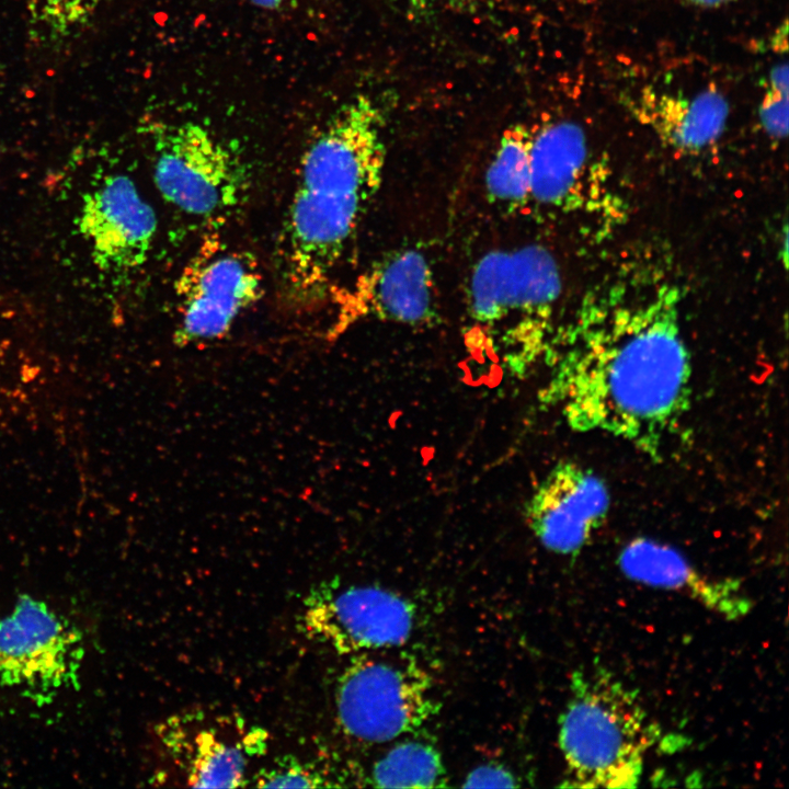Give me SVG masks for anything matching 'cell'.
<instances>
[{
  "instance_id": "cell-25",
  "label": "cell",
  "mask_w": 789,
  "mask_h": 789,
  "mask_svg": "<svg viewBox=\"0 0 789 789\" xmlns=\"http://www.w3.org/2000/svg\"><path fill=\"white\" fill-rule=\"evenodd\" d=\"M252 4L259 8L275 10L278 9L293 0H249Z\"/></svg>"
},
{
  "instance_id": "cell-16",
  "label": "cell",
  "mask_w": 789,
  "mask_h": 789,
  "mask_svg": "<svg viewBox=\"0 0 789 789\" xmlns=\"http://www.w3.org/2000/svg\"><path fill=\"white\" fill-rule=\"evenodd\" d=\"M587 163L586 136L576 123L558 121L534 132L530 202L559 210L578 208L582 203Z\"/></svg>"
},
{
  "instance_id": "cell-22",
  "label": "cell",
  "mask_w": 789,
  "mask_h": 789,
  "mask_svg": "<svg viewBox=\"0 0 789 789\" xmlns=\"http://www.w3.org/2000/svg\"><path fill=\"white\" fill-rule=\"evenodd\" d=\"M516 777L504 766L496 763L482 764L473 768L462 784L465 788H514L517 787Z\"/></svg>"
},
{
  "instance_id": "cell-19",
  "label": "cell",
  "mask_w": 789,
  "mask_h": 789,
  "mask_svg": "<svg viewBox=\"0 0 789 789\" xmlns=\"http://www.w3.org/2000/svg\"><path fill=\"white\" fill-rule=\"evenodd\" d=\"M100 0H28L32 21L53 35H67L83 24Z\"/></svg>"
},
{
  "instance_id": "cell-9",
  "label": "cell",
  "mask_w": 789,
  "mask_h": 789,
  "mask_svg": "<svg viewBox=\"0 0 789 789\" xmlns=\"http://www.w3.org/2000/svg\"><path fill=\"white\" fill-rule=\"evenodd\" d=\"M262 293V275L253 258L208 242L176 278L174 343L185 346L224 338Z\"/></svg>"
},
{
  "instance_id": "cell-21",
  "label": "cell",
  "mask_w": 789,
  "mask_h": 789,
  "mask_svg": "<svg viewBox=\"0 0 789 789\" xmlns=\"http://www.w3.org/2000/svg\"><path fill=\"white\" fill-rule=\"evenodd\" d=\"M763 130L774 140L788 134V95L768 90L758 108Z\"/></svg>"
},
{
  "instance_id": "cell-11",
  "label": "cell",
  "mask_w": 789,
  "mask_h": 789,
  "mask_svg": "<svg viewBox=\"0 0 789 789\" xmlns=\"http://www.w3.org/2000/svg\"><path fill=\"white\" fill-rule=\"evenodd\" d=\"M335 290L332 336L365 319L422 325L437 317L433 272L416 249L387 254Z\"/></svg>"
},
{
  "instance_id": "cell-4",
  "label": "cell",
  "mask_w": 789,
  "mask_h": 789,
  "mask_svg": "<svg viewBox=\"0 0 789 789\" xmlns=\"http://www.w3.org/2000/svg\"><path fill=\"white\" fill-rule=\"evenodd\" d=\"M561 289L557 261L546 248L490 251L471 272L469 313L480 325L508 323L502 339L506 358L518 373L546 355Z\"/></svg>"
},
{
  "instance_id": "cell-6",
  "label": "cell",
  "mask_w": 789,
  "mask_h": 789,
  "mask_svg": "<svg viewBox=\"0 0 789 789\" xmlns=\"http://www.w3.org/2000/svg\"><path fill=\"white\" fill-rule=\"evenodd\" d=\"M83 655L80 630L42 599L21 595L0 616V687L49 700L77 686Z\"/></svg>"
},
{
  "instance_id": "cell-15",
  "label": "cell",
  "mask_w": 789,
  "mask_h": 789,
  "mask_svg": "<svg viewBox=\"0 0 789 789\" xmlns=\"http://www.w3.org/2000/svg\"><path fill=\"white\" fill-rule=\"evenodd\" d=\"M626 106L666 147L684 155H697L722 135L729 102L713 85L694 96H677L645 88L629 98Z\"/></svg>"
},
{
  "instance_id": "cell-24",
  "label": "cell",
  "mask_w": 789,
  "mask_h": 789,
  "mask_svg": "<svg viewBox=\"0 0 789 789\" xmlns=\"http://www.w3.org/2000/svg\"><path fill=\"white\" fill-rule=\"evenodd\" d=\"M683 1L687 4L696 7V8L714 9V8H719V7L729 4L736 0H683Z\"/></svg>"
},
{
  "instance_id": "cell-1",
  "label": "cell",
  "mask_w": 789,
  "mask_h": 789,
  "mask_svg": "<svg viewBox=\"0 0 789 789\" xmlns=\"http://www.w3.org/2000/svg\"><path fill=\"white\" fill-rule=\"evenodd\" d=\"M678 286L655 267L628 265L582 299L545 355L539 402L582 434L606 435L661 461L684 430L693 367Z\"/></svg>"
},
{
  "instance_id": "cell-17",
  "label": "cell",
  "mask_w": 789,
  "mask_h": 789,
  "mask_svg": "<svg viewBox=\"0 0 789 789\" xmlns=\"http://www.w3.org/2000/svg\"><path fill=\"white\" fill-rule=\"evenodd\" d=\"M533 134L523 124L507 127L485 173L490 202L507 210H519L530 203Z\"/></svg>"
},
{
  "instance_id": "cell-7",
  "label": "cell",
  "mask_w": 789,
  "mask_h": 789,
  "mask_svg": "<svg viewBox=\"0 0 789 789\" xmlns=\"http://www.w3.org/2000/svg\"><path fill=\"white\" fill-rule=\"evenodd\" d=\"M153 180L163 199L198 219L233 209L245 193V168L202 125L167 127L155 138Z\"/></svg>"
},
{
  "instance_id": "cell-5",
  "label": "cell",
  "mask_w": 789,
  "mask_h": 789,
  "mask_svg": "<svg viewBox=\"0 0 789 789\" xmlns=\"http://www.w3.org/2000/svg\"><path fill=\"white\" fill-rule=\"evenodd\" d=\"M439 711L428 673L412 659L355 656L335 688L342 731L366 743H385L422 728Z\"/></svg>"
},
{
  "instance_id": "cell-3",
  "label": "cell",
  "mask_w": 789,
  "mask_h": 789,
  "mask_svg": "<svg viewBox=\"0 0 789 789\" xmlns=\"http://www.w3.org/2000/svg\"><path fill=\"white\" fill-rule=\"evenodd\" d=\"M661 739L637 691L602 665L571 675L559 719L565 765L562 787L634 788L644 759Z\"/></svg>"
},
{
  "instance_id": "cell-12",
  "label": "cell",
  "mask_w": 789,
  "mask_h": 789,
  "mask_svg": "<svg viewBox=\"0 0 789 789\" xmlns=\"http://www.w3.org/2000/svg\"><path fill=\"white\" fill-rule=\"evenodd\" d=\"M610 507L606 482L573 460L554 465L525 505L528 527L549 551L578 556L604 524Z\"/></svg>"
},
{
  "instance_id": "cell-13",
  "label": "cell",
  "mask_w": 789,
  "mask_h": 789,
  "mask_svg": "<svg viewBox=\"0 0 789 789\" xmlns=\"http://www.w3.org/2000/svg\"><path fill=\"white\" fill-rule=\"evenodd\" d=\"M78 228L90 244L98 268L122 275L148 260L157 218L134 181L116 173L84 194Z\"/></svg>"
},
{
  "instance_id": "cell-26",
  "label": "cell",
  "mask_w": 789,
  "mask_h": 789,
  "mask_svg": "<svg viewBox=\"0 0 789 789\" xmlns=\"http://www.w3.org/2000/svg\"><path fill=\"white\" fill-rule=\"evenodd\" d=\"M405 1L415 8H425L431 2V0H405Z\"/></svg>"
},
{
  "instance_id": "cell-18",
  "label": "cell",
  "mask_w": 789,
  "mask_h": 789,
  "mask_svg": "<svg viewBox=\"0 0 789 789\" xmlns=\"http://www.w3.org/2000/svg\"><path fill=\"white\" fill-rule=\"evenodd\" d=\"M369 780L377 788H438L446 787L447 775L435 746L408 740L392 746L374 764Z\"/></svg>"
},
{
  "instance_id": "cell-2",
  "label": "cell",
  "mask_w": 789,
  "mask_h": 789,
  "mask_svg": "<svg viewBox=\"0 0 789 789\" xmlns=\"http://www.w3.org/2000/svg\"><path fill=\"white\" fill-rule=\"evenodd\" d=\"M384 117L367 96L343 104L301 157L282 240L288 299L316 302L384 174Z\"/></svg>"
},
{
  "instance_id": "cell-10",
  "label": "cell",
  "mask_w": 789,
  "mask_h": 789,
  "mask_svg": "<svg viewBox=\"0 0 789 789\" xmlns=\"http://www.w3.org/2000/svg\"><path fill=\"white\" fill-rule=\"evenodd\" d=\"M157 735L190 787L236 788L247 785L252 758L264 753L267 733L238 716L201 710L169 717Z\"/></svg>"
},
{
  "instance_id": "cell-14",
  "label": "cell",
  "mask_w": 789,
  "mask_h": 789,
  "mask_svg": "<svg viewBox=\"0 0 789 789\" xmlns=\"http://www.w3.org/2000/svg\"><path fill=\"white\" fill-rule=\"evenodd\" d=\"M617 563L633 582L684 594L728 620L743 618L753 607L737 579L710 576L676 548L660 540L648 537L629 540L619 551Z\"/></svg>"
},
{
  "instance_id": "cell-8",
  "label": "cell",
  "mask_w": 789,
  "mask_h": 789,
  "mask_svg": "<svg viewBox=\"0 0 789 789\" xmlns=\"http://www.w3.org/2000/svg\"><path fill=\"white\" fill-rule=\"evenodd\" d=\"M415 619L414 604L397 592L336 581L311 588L300 617L310 639L344 655L404 644Z\"/></svg>"
},
{
  "instance_id": "cell-23",
  "label": "cell",
  "mask_w": 789,
  "mask_h": 789,
  "mask_svg": "<svg viewBox=\"0 0 789 789\" xmlns=\"http://www.w3.org/2000/svg\"><path fill=\"white\" fill-rule=\"evenodd\" d=\"M769 90L788 95V65L787 62L774 66L769 73Z\"/></svg>"
},
{
  "instance_id": "cell-20",
  "label": "cell",
  "mask_w": 789,
  "mask_h": 789,
  "mask_svg": "<svg viewBox=\"0 0 789 789\" xmlns=\"http://www.w3.org/2000/svg\"><path fill=\"white\" fill-rule=\"evenodd\" d=\"M259 788H319L330 787L329 779L313 763L285 755L254 775Z\"/></svg>"
}]
</instances>
